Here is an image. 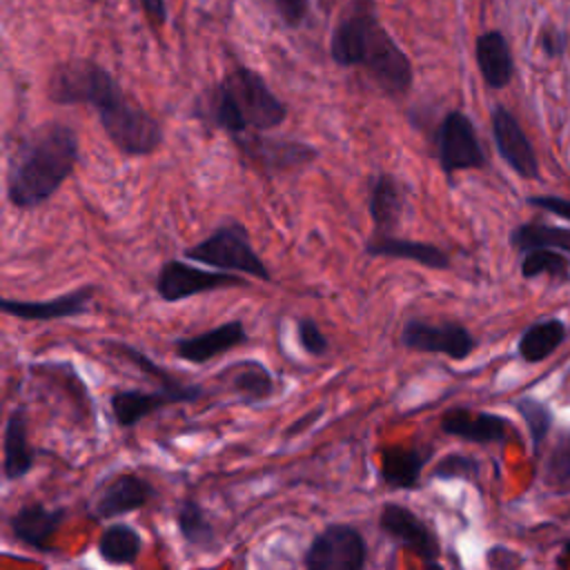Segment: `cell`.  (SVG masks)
Here are the masks:
<instances>
[{"mask_svg": "<svg viewBox=\"0 0 570 570\" xmlns=\"http://www.w3.org/2000/svg\"><path fill=\"white\" fill-rule=\"evenodd\" d=\"M47 96L56 105H89L109 142L129 158L149 156L163 145V125L131 102L114 76L94 60H67L49 78Z\"/></svg>", "mask_w": 570, "mask_h": 570, "instance_id": "obj_1", "label": "cell"}, {"mask_svg": "<svg viewBox=\"0 0 570 570\" xmlns=\"http://www.w3.org/2000/svg\"><path fill=\"white\" fill-rule=\"evenodd\" d=\"M78 158V134L71 125L49 120L27 131L7 158L9 205L27 212L51 200L76 171Z\"/></svg>", "mask_w": 570, "mask_h": 570, "instance_id": "obj_2", "label": "cell"}, {"mask_svg": "<svg viewBox=\"0 0 570 570\" xmlns=\"http://www.w3.org/2000/svg\"><path fill=\"white\" fill-rule=\"evenodd\" d=\"M330 56L341 67H363L387 96H405L412 87L410 58L367 4L356 2L336 22L330 38Z\"/></svg>", "mask_w": 570, "mask_h": 570, "instance_id": "obj_3", "label": "cell"}, {"mask_svg": "<svg viewBox=\"0 0 570 570\" xmlns=\"http://www.w3.org/2000/svg\"><path fill=\"white\" fill-rule=\"evenodd\" d=\"M198 116L229 136L269 131L287 118L285 102L269 89L265 78L249 69H232L200 102Z\"/></svg>", "mask_w": 570, "mask_h": 570, "instance_id": "obj_4", "label": "cell"}, {"mask_svg": "<svg viewBox=\"0 0 570 570\" xmlns=\"http://www.w3.org/2000/svg\"><path fill=\"white\" fill-rule=\"evenodd\" d=\"M183 256L187 261H194L214 269L245 274L263 283L272 281V274L265 261L252 247L249 232L240 223L218 225L207 238L187 247Z\"/></svg>", "mask_w": 570, "mask_h": 570, "instance_id": "obj_5", "label": "cell"}, {"mask_svg": "<svg viewBox=\"0 0 570 570\" xmlns=\"http://www.w3.org/2000/svg\"><path fill=\"white\" fill-rule=\"evenodd\" d=\"M234 287H249L245 274L223 272V269H205L194 267L180 258L165 261L156 274V294L165 303H180L198 294L234 289Z\"/></svg>", "mask_w": 570, "mask_h": 570, "instance_id": "obj_6", "label": "cell"}, {"mask_svg": "<svg viewBox=\"0 0 570 570\" xmlns=\"http://www.w3.org/2000/svg\"><path fill=\"white\" fill-rule=\"evenodd\" d=\"M365 563L367 543L361 530L350 523H327L303 554L307 570H363Z\"/></svg>", "mask_w": 570, "mask_h": 570, "instance_id": "obj_7", "label": "cell"}, {"mask_svg": "<svg viewBox=\"0 0 570 570\" xmlns=\"http://www.w3.org/2000/svg\"><path fill=\"white\" fill-rule=\"evenodd\" d=\"M434 149L439 167L448 180H452L456 171L481 169L488 163L472 120L459 109H452L441 118L434 131Z\"/></svg>", "mask_w": 570, "mask_h": 570, "instance_id": "obj_8", "label": "cell"}, {"mask_svg": "<svg viewBox=\"0 0 570 570\" xmlns=\"http://www.w3.org/2000/svg\"><path fill=\"white\" fill-rule=\"evenodd\" d=\"M238 151L245 160H249L254 167L265 171L267 176H281L294 169H301L318 158V149L312 147L305 140L283 138V136H263V131L256 134H240L232 136Z\"/></svg>", "mask_w": 570, "mask_h": 570, "instance_id": "obj_9", "label": "cell"}, {"mask_svg": "<svg viewBox=\"0 0 570 570\" xmlns=\"http://www.w3.org/2000/svg\"><path fill=\"white\" fill-rule=\"evenodd\" d=\"M379 530L399 548L419 557L425 566L439 568L441 541L436 532L407 505L387 501L379 512Z\"/></svg>", "mask_w": 570, "mask_h": 570, "instance_id": "obj_10", "label": "cell"}, {"mask_svg": "<svg viewBox=\"0 0 570 570\" xmlns=\"http://www.w3.org/2000/svg\"><path fill=\"white\" fill-rule=\"evenodd\" d=\"M401 345L410 352L443 354L452 361H463L476 347V338L461 323H430L425 318H407L401 327Z\"/></svg>", "mask_w": 570, "mask_h": 570, "instance_id": "obj_11", "label": "cell"}, {"mask_svg": "<svg viewBox=\"0 0 570 570\" xmlns=\"http://www.w3.org/2000/svg\"><path fill=\"white\" fill-rule=\"evenodd\" d=\"M98 287L96 285H82L78 289H71L67 294L42 298V301H24V298H0V309L7 316H16L20 321H60V318H76L91 309L94 296Z\"/></svg>", "mask_w": 570, "mask_h": 570, "instance_id": "obj_12", "label": "cell"}, {"mask_svg": "<svg viewBox=\"0 0 570 570\" xmlns=\"http://www.w3.org/2000/svg\"><path fill=\"white\" fill-rule=\"evenodd\" d=\"M156 497V488L140 474L122 472L114 476L94 499L87 514L94 521H111L145 508Z\"/></svg>", "mask_w": 570, "mask_h": 570, "instance_id": "obj_13", "label": "cell"}, {"mask_svg": "<svg viewBox=\"0 0 570 570\" xmlns=\"http://www.w3.org/2000/svg\"><path fill=\"white\" fill-rule=\"evenodd\" d=\"M65 519H67L65 505L49 508L40 501H31V503L20 505L9 517V530L18 543H22L36 552L51 554L53 552L51 539L58 534Z\"/></svg>", "mask_w": 570, "mask_h": 570, "instance_id": "obj_14", "label": "cell"}, {"mask_svg": "<svg viewBox=\"0 0 570 570\" xmlns=\"http://www.w3.org/2000/svg\"><path fill=\"white\" fill-rule=\"evenodd\" d=\"M247 341H249V334L245 330V323L240 318H234V321H225L212 330L174 338V352L185 363L205 365V363L214 361L216 356L245 345Z\"/></svg>", "mask_w": 570, "mask_h": 570, "instance_id": "obj_15", "label": "cell"}, {"mask_svg": "<svg viewBox=\"0 0 570 570\" xmlns=\"http://www.w3.org/2000/svg\"><path fill=\"white\" fill-rule=\"evenodd\" d=\"M490 122H492V138H494L497 151L505 160V165H510L521 178H537L539 176L537 154L525 131L521 129L519 120L505 107L497 105L492 109Z\"/></svg>", "mask_w": 570, "mask_h": 570, "instance_id": "obj_16", "label": "cell"}, {"mask_svg": "<svg viewBox=\"0 0 570 570\" xmlns=\"http://www.w3.org/2000/svg\"><path fill=\"white\" fill-rule=\"evenodd\" d=\"M405 205V187L394 174L379 171L376 176H372L367 191V214L374 225L372 234H394L403 220Z\"/></svg>", "mask_w": 570, "mask_h": 570, "instance_id": "obj_17", "label": "cell"}, {"mask_svg": "<svg viewBox=\"0 0 570 570\" xmlns=\"http://www.w3.org/2000/svg\"><path fill=\"white\" fill-rule=\"evenodd\" d=\"M434 454V445H387L381 452L379 474L390 490H416L421 474Z\"/></svg>", "mask_w": 570, "mask_h": 570, "instance_id": "obj_18", "label": "cell"}, {"mask_svg": "<svg viewBox=\"0 0 570 570\" xmlns=\"http://www.w3.org/2000/svg\"><path fill=\"white\" fill-rule=\"evenodd\" d=\"M510 423L508 419L492 414V412H472L470 407H452L441 416V432L488 445V443H503L508 439Z\"/></svg>", "mask_w": 570, "mask_h": 570, "instance_id": "obj_19", "label": "cell"}, {"mask_svg": "<svg viewBox=\"0 0 570 570\" xmlns=\"http://www.w3.org/2000/svg\"><path fill=\"white\" fill-rule=\"evenodd\" d=\"M27 425L29 419L24 405L9 410L2 432V476L9 483L20 481L36 465V450L29 445Z\"/></svg>", "mask_w": 570, "mask_h": 570, "instance_id": "obj_20", "label": "cell"}, {"mask_svg": "<svg viewBox=\"0 0 570 570\" xmlns=\"http://www.w3.org/2000/svg\"><path fill=\"white\" fill-rule=\"evenodd\" d=\"M365 254L372 258H396V261H412L428 269H448L450 256L434 243L428 240H412L399 238L394 234H372L365 243Z\"/></svg>", "mask_w": 570, "mask_h": 570, "instance_id": "obj_21", "label": "cell"}, {"mask_svg": "<svg viewBox=\"0 0 570 570\" xmlns=\"http://www.w3.org/2000/svg\"><path fill=\"white\" fill-rule=\"evenodd\" d=\"M220 381H227V387L236 394L238 403L243 405H258L265 403L269 396H274L276 379L272 370L256 361H238L218 372Z\"/></svg>", "mask_w": 570, "mask_h": 570, "instance_id": "obj_22", "label": "cell"}, {"mask_svg": "<svg viewBox=\"0 0 570 570\" xmlns=\"http://www.w3.org/2000/svg\"><path fill=\"white\" fill-rule=\"evenodd\" d=\"M178 403L180 401L163 387H156L154 392L129 387V390H116L109 396V407H111L114 421L120 428H134L142 419L156 414L158 410H163L167 405H178Z\"/></svg>", "mask_w": 570, "mask_h": 570, "instance_id": "obj_23", "label": "cell"}, {"mask_svg": "<svg viewBox=\"0 0 570 570\" xmlns=\"http://www.w3.org/2000/svg\"><path fill=\"white\" fill-rule=\"evenodd\" d=\"M474 56L481 78L490 89H501L512 80L514 60L510 45L501 31L481 33L474 45Z\"/></svg>", "mask_w": 570, "mask_h": 570, "instance_id": "obj_24", "label": "cell"}, {"mask_svg": "<svg viewBox=\"0 0 570 570\" xmlns=\"http://www.w3.org/2000/svg\"><path fill=\"white\" fill-rule=\"evenodd\" d=\"M107 345L111 350H116V354L127 358L136 370H140L142 374L151 376L158 383V387L171 392L180 403H196V401H200L205 396V387L203 385L180 381L169 370H165L163 365L151 361L142 350H138V347H134L129 343H122V341H107Z\"/></svg>", "mask_w": 570, "mask_h": 570, "instance_id": "obj_25", "label": "cell"}, {"mask_svg": "<svg viewBox=\"0 0 570 570\" xmlns=\"http://www.w3.org/2000/svg\"><path fill=\"white\" fill-rule=\"evenodd\" d=\"M96 552L109 566H134L142 552V537L134 525L116 521L100 532Z\"/></svg>", "mask_w": 570, "mask_h": 570, "instance_id": "obj_26", "label": "cell"}, {"mask_svg": "<svg viewBox=\"0 0 570 570\" xmlns=\"http://www.w3.org/2000/svg\"><path fill=\"white\" fill-rule=\"evenodd\" d=\"M176 528L180 539L196 550H214L216 546V528L209 521L207 512L196 499H183L176 505Z\"/></svg>", "mask_w": 570, "mask_h": 570, "instance_id": "obj_27", "label": "cell"}, {"mask_svg": "<svg viewBox=\"0 0 570 570\" xmlns=\"http://www.w3.org/2000/svg\"><path fill=\"white\" fill-rule=\"evenodd\" d=\"M566 338V325L559 318H541L525 327L519 338V356L528 363H539L548 358Z\"/></svg>", "mask_w": 570, "mask_h": 570, "instance_id": "obj_28", "label": "cell"}, {"mask_svg": "<svg viewBox=\"0 0 570 570\" xmlns=\"http://www.w3.org/2000/svg\"><path fill=\"white\" fill-rule=\"evenodd\" d=\"M510 245L521 254L530 249H559L570 254V229L548 223H523L512 229Z\"/></svg>", "mask_w": 570, "mask_h": 570, "instance_id": "obj_29", "label": "cell"}, {"mask_svg": "<svg viewBox=\"0 0 570 570\" xmlns=\"http://www.w3.org/2000/svg\"><path fill=\"white\" fill-rule=\"evenodd\" d=\"M570 261L566 252L559 249H530L521 258V276L523 278H534V276H554L563 278L568 276Z\"/></svg>", "mask_w": 570, "mask_h": 570, "instance_id": "obj_30", "label": "cell"}, {"mask_svg": "<svg viewBox=\"0 0 570 570\" xmlns=\"http://www.w3.org/2000/svg\"><path fill=\"white\" fill-rule=\"evenodd\" d=\"M481 474V463L470 456V454H461V452H450L445 456H441L432 470H430V479H441V481H452V479H461V481H470L476 483Z\"/></svg>", "mask_w": 570, "mask_h": 570, "instance_id": "obj_31", "label": "cell"}, {"mask_svg": "<svg viewBox=\"0 0 570 570\" xmlns=\"http://www.w3.org/2000/svg\"><path fill=\"white\" fill-rule=\"evenodd\" d=\"M517 410H519V414L523 416V421L528 425V432H530L534 450L539 452V448H541V443H543V439H546V434H548V430L552 425L550 407L546 403L537 401V399L525 396V399L517 401Z\"/></svg>", "mask_w": 570, "mask_h": 570, "instance_id": "obj_32", "label": "cell"}, {"mask_svg": "<svg viewBox=\"0 0 570 570\" xmlns=\"http://www.w3.org/2000/svg\"><path fill=\"white\" fill-rule=\"evenodd\" d=\"M543 479L554 488L570 485V434H563L552 448L543 468Z\"/></svg>", "mask_w": 570, "mask_h": 570, "instance_id": "obj_33", "label": "cell"}, {"mask_svg": "<svg viewBox=\"0 0 570 570\" xmlns=\"http://www.w3.org/2000/svg\"><path fill=\"white\" fill-rule=\"evenodd\" d=\"M296 338H298V345L303 347V352H307L309 356L318 358V356H325L330 352L327 336L323 334L318 323L309 316L296 321Z\"/></svg>", "mask_w": 570, "mask_h": 570, "instance_id": "obj_34", "label": "cell"}, {"mask_svg": "<svg viewBox=\"0 0 570 570\" xmlns=\"http://www.w3.org/2000/svg\"><path fill=\"white\" fill-rule=\"evenodd\" d=\"M287 27H298L307 16V0H272Z\"/></svg>", "mask_w": 570, "mask_h": 570, "instance_id": "obj_35", "label": "cell"}, {"mask_svg": "<svg viewBox=\"0 0 570 570\" xmlns=\"http://www.w3.org/2000/svg\"><path fill=\"white\" fill-rule=\"evenodd\" d=\"M528 203L539 207V209H546L550 214H557V216L570 220V198H561V196H532V198H528Z\"/></svg>", "mask_w": 570, "mask_h": 570, "instance_id": "obj_36", "label": "cell"}, {"mask_svg": "<svg viewBox=\"0 0 570 570\" xmlns=\"http://www.w3.org/2000/svg\"><path fill=\"white\" fill-rule=\"evenodd\" d=\"M485 561L492 568H505V566H517L519 557L512 550H505V548H490Z\"/></svg>", "mask_w": 570, "mask_h": 570, "instance_id": "obj_37", "label": "cell"}, {"mask_svg": "<svg viewBox=\"0 0 570 570\" xmlns=\"http://www.w3.org/2000/svg\"><path fill=\"white\" fill-rule=\"evenodd\" d=\"M321 414H323V407H314L312 412H307V414H303L301 419H296V421L285 430V439H292V436L301 434L303 430H307V425H312Z\"/></svg>", "mask_w": 570, "mask_h": 570, "instance_id": "obj_38", "label": "cell"}, {"mask_svg": "<svg viewBox=\"0 0 570 570\" xmlns=\"http://www.w3.org/2000/svg\"><path fill=\"white\" fill-rule=\"evenodd\" d=\"M142 2V9L145 13L156 22V24H163L167 20V7H165V0H140Z\"/></svg>", "mask_w": 570, "mask_h": 570, "instance_id": "obj_39", "label": "cell"}, {"mask_svg": "<svg viewBox=\"0 0 570 570\" xmlns=\"http://www.w3.org/2000/svg\"><path fill=\"white\" fill-rule=\"evenodd\" d=\"M541 47L546 49L548 56H559L563 51V38L559 33H543Z\"/></svg>", "mask_w": 570, "mask_h": 570, "instance_id": "obj_40", "label": "cell"}]
</instances>
